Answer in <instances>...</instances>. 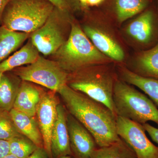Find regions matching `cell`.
<instances>
[{
    "label": "cell",
    "mask_w": 158,
    "mask_h": 158,
    "mask_svg": "<svg viewBox=\"0 0 158 158\" xmlns=\"http://www.w3.org/2000/svg\"><path fill=\"white\" fill-rule=\"evenodd\" d=\"M58 93L69 113L89 131L98 147L109 146L120 139L116 130L117 116L107 107L67 85Z\"/></svg>",
    "instance_id": "1"
},
{
    "label": "cell",
    "mask_w": 158,
    "mask_h": 158,
    "mask_svg": "<svg viewBox=\"0 0 158 158\" xmlns=\"http://www.w3.org/2000/svg\"><path fill=\"white\" fill-rule=\"evenodd\" d=\"M60 66L66 70L75 72L83 69L104 65L110 58L97 49L78 25L73 24L68 40L57 51Z\"/></svg>",
    "instance_id": "2"
},
{
    "label": "cell",
    "mask_w": 158,
    "mask_h": 158,
    "mask_svg": "<svg viewBox=\"0 0 158 158\" xmlns=\"http://www.w3.org/2000/svg\"><path fill=\"white\" fill-rule=\"evenodd\" d=\"M113 99L117 116L141 125L153 122L158 128V108L149 98L129 84L117 79Z\"/></svg>",
    "instance_id": "3"
},
{
    "label": "cell",
    "mask_w": 158,
    "mask_h": 158,
    "mask_svg": "<svg viewBox=\"0 0 158 158\" xmlns=\"http://www.w3.org/2000/svg\"><path fill=\"white\" fill-rule=\"evenodd\" d=\"M75 72L76 73L67 85L104 105L116 116L113 96L117 78L113 72L104 65L90 66Z\"/></svg>",
    "instance_id": "4"
},
{
    "label": "cell",
    "mask_w": 158,
    "mask_h": 158,
    "mask_svg": "<svg viewBox=\"0 0 158 158\" xmlns=\"http://www.w3.org/2000/svg\"><path fill=\"white\" fill-rule=\"evenodd\" d=\"M7 6L3 27L28 34L43 26L55 7L47 0H11Z\"/></svg>",
    "instance_id": "5"
},
{
    "label": "cell",
    "mask_w": 158,
    "mask_h": 158,
    "mask_svg": "<svg viewBox=\"0 0 158 158\" xmlns=\"http://www.w3.org/2000/svg\"><path fill=\"white\" fill-rule=\"evenodd\" d=\"M16 73L23 81L36 83L57 92L67 85L69 77L60 65L40 56L28 66L19 69Z\"/></svg>",
    "instance_id": "6"
},
{
    "label": "cell",
    "mask_w": 158,
    "mask_h": 158,
    "mask_svg": "<svg viewBox=\"0 0 158 158\" xmlns=\"http://www.w3.org/2000/svg\"><path fill=\"white\" fill-rule=\"evenodd\" d=\"M116 130L119 138L133 150L137 158H158V147L148 138L142 125L117 116Z\"/></svg>",
    "instance_id": "7"
},
{
    "label": "cell",
    "mask_w": 158,
    "mask_h": 158,
    "mask_svg": "<svg viewBox=\"0 0 158 158\" xmlns=\"http://www.w3.org/2000/svg\"><path fill=\"white\" fill-rule=\"evenodd\" d=\"M67 124L71 156L73 158H92L98 146L91 134L69 113Z\"/></svg>",
    "instance_id": "8"
},
{
    "label": "cell",
    "mask_w": 158,
    "mask_h": 158,
    "mask_svg": "<svg viewBox=\"0 0 158 158\" xmlns=\"http://www.w3.org/2000/svg\"><path fill=\"white\" fill-rule=\"evenodd\" d=\"M58 104V100L54 94H43L35 115L43 139L44 148L50 158H52L51 149V135L56 119Z\"/></svg>",
    "instance_id": "9"
},
{
    "label": "cell",
    "mask_w": 158,
    "mask_h": 158,
    "mask_svg": "<svg viewBox=\"0 0 158 158\" xmlns=\"http://www.w3.org/2000/svg\"><path fill=\"white\" fill-rule=\"evenodd\" d=\"M55 23L51 14L45 23L33 32L31 36L32 44L38 52L44 55L56 52L65 42L61 32Z\"/></svg>",
    "instance_id": "10"
},
{
    "label": "cell",
    "mask_w": 158,
    "mask_h": 158,
    "mask_svg": "<svg viewBox=\"0 0 158 158\" xmlns=\"http://www.w3.org/2000/svg\"><path fill=\"white\" fill-rule=\"evenodd\" d=\"M56 119L52 130L51 149L52 158H60L70 156L72 153L69 144L67 115L65 108L58 104L57 108Z\"/></svg>",
    "instance_id": "11"
},
{
    "label": "cell",
    "mask_w": 158,
    "mask_h": 158,
    "mask_svg": "<svg viewBox=\"0 0 158 158\" xmlns=\"http://www.w3.org/2000/svg\"><path fill=\"white\" fill-rule=\"evenodd\" d=\"M130 37L142 45L151 43L155 37L156 16L154 11L147 10L141 12L127 28Z\"/></svg>",
    "instance_id": "12"
},
{
    "label": "cell",
    "mask_w": 158,
    "mask_h": 158,
    "mask_svg": "<svg viewBox=\"0 0 158 158\" xmlns=\"http://www.w3.org/2000/svg\"><path fill=\"white\" fill-rule=\"evenodd\" d=\"M84 32L98 50L110 59L121 62L124 58L122 48L103 31L90 26H85Z\"/></svg>",
    "instance_id": "13"
},
{
    "label": "cell",
    "mask_w": 158,
    "mask_h": 158,
    "mask_svg": "<svg viewBox=\"0 0 158 158\" xmlns=\"http://www.w3.org/2000/svg\"><path fill=\"white\" fill-rule=\"evenodd\" d=\"M42 94L34 86L23 82L18 88L13 108L34 117Z\"/></svg>",
    "instance_id": "14"
},
{
    "label": "cell",
    "mask_w": 158,
    "mask_h": 158,
    "mask_svg": "<svg viewBox=\"0 0 158 158\" xmlns=\"http://www.w3.org/2000/svg\"><path fill=\"white\" fill-rule=\"evenodd\" d=\"M9 113L19 132L33 141L38 147L44 148L43 139L36 118L14 108Z\"/></svg>",
    "instance_id": "15"
},
{
    "label": "cell",
    "mask_w": 158,
    "mask_h": 158,
    "mask_svg": "<svg viewBox=\"0 0 158 158\" xmlns=\"http://www.w3.org/2000/svg\"><path fill=\"white\" fill-rule=\"evenodd\" d=\"M119 70L121 80L143 91L158 108V79L141 76L124 67Z\"/></svg>",
    "instance_id": "16"
},
{
    "label": "cell",
    "mask_w": 158,
    "mask_h": 158,
    "mask_svg": "<svg viewBox=\"0 0 158 158\" xmlns=\"http://www.w3.org/2000/svg\"><path fill=\"white\" fill-rule=\"evenodd\" d=\"M134 72L141 76L158 79V40L151 48L138 55Z\"/></svg>",
    "instance_id": "17"
},
{
    "label": "cell",
    "mask_w": 158,
    "mask_h": 158,
    "mask_svg": "<svg viewBox=\"0 0 158 158\" xmlns=\"http://www.w3.org/2000/svg\"><path fill=\"white\" fill-rule=\"evenodd\" d=\"M38 57V50L32 42H29L8 59L0 62V73H4L18 66L31 64Z\"/></svg>",
    "instance_id": "18"
},
{
    "label": "cell",
    "mask_w": 158,
    "mask_h": 158,
    "mask_svg": "<svg viewBox=\"0 0 158 158\" xmlns=\"http://www.w3.org/2000/svg\"><path fill=\"white\" fill-rule=\"evenodd\" d=\"M28 37V33L0 28V62L15 50Z\"/></svg>",
    "instance_id": "19"
},
{
    "label": "cell",
    "mask_w": 158,
    "mask_h": 158,
    "mask_svg": "<svg viewBox=\"0 0 158 158\" xmlns=\"http://www.w3.org/2000/svg\"><path fill=\"white\" fill-rule=\"evenodd\" d=\"M149 0H114L116 18L119 23L141 13L149 4Z\"/></svg>",
    "instance_id": "20"
},
{
    "label": "cell",
    "mask_w": 158,
    "mask_h": 158,
    "mask_svg": "<svg viewBox=\"0 0 158 158\" xmlns=\"http://www.w3.org/2000/svg\"><path fill=\"white\" fill-rule=\"evenodd\" d=\"M92 158H137L133 150L123 139L106 147H98Z\"/></svg>",
    "instance_id": "21"
},
{
    "label": "cell",
    "mask_w": 158,
    "mask_h": 158,
    "mask_svg": "<svg viewBox=\"0 0 158 158\" xmlns=\"http://www.w3.org/2000/svg\"><path fill=\"white\" fill-rule=\"evenodd\" d=\"M18 88L3 74L0 81V110L10 112L13 109Z\"/></svg>",
    "instance_id": "22"
},
{
    "label": "cell",
    "mask_w": 158,
    "mask_h": 158,
    "mask_svg": "<svg viewBox=\"0 0 158 158\" xmlns=\"http://www.w3.org/2000/svg\"><path fill=\"white\" fill-rule=\"evenodd\" d=\"M10 153L18 158H27L38 148L33 141L22 135L9 140Z\"/></svg>",
    "instance_id": "23"
},
{
    "label": "cell",
    "mask_w": 158,
    "mask_h": 158,
    "mask_svg": "<svg viewBox=\"0 0 158 158\" xmlns=\"http://www.w3.org/2000/svg\"><path fill=\"white\" fill-rule=\"evenodd\" d=\"M22 135L16 128L9 112L0 110V139L9 141Z\"/></svg>",
    "instance_id": "24"
},
{
    "label": "cell",
    "mask_w": 158,
    "mask_h": 158,
    "mask_svg": "<svg viewBox=\"0 0 158 158\" xmlns=\"http://www.w3.org/2000/svg\"><path fill=\"white\" fill-rule=\"evenodd\" d=\"M52 3L55 7L63 10L68 11L69 9L80 4L78 0H47ZM81 5V4H80Z\"/></svg>",
    "instance_id": "25"
},
{
    "label": "cell",
    "mask_w": 158,
    "mask_h": 158,
    "mask_svg": "<svg viewBox=\"0 0 158 158\" xmlns=\"http://www.w3.org/2000/svg\"><path fill=\"white\" fill-rule=\"evenodd\" d=\"M146 132L148 134L154 142L158 144V128L152 126L149 123L142 125Z\"/></svg>",
    "instance_id": "26"
},
{
    "label": "cell",
    "mask_w": 158,
    "mask_h": 158,
    "mask_svg": "<svg viewBox=\"0 0 158 158\" xmlns=\"http://www.w3.org/2000/svg\"><path fill=\"white\" fill-rule=\"evenodd\" d=\"M10 154V146L9 141L0 139V158Z\"/></svg>",
    "instance_id": "27"
},
{
    "label": "cell",
    "mask_w": 158,
    "mask_h": 158,
    "mask_svg": "<svg viewBox=\"0 0 158 158\" xmlns=\"http://www.w3.org/2000/svg\"><path fill=\"white\" fill-rule=\"evenodd\" d=\"M27 158H50L44 148L38 147Z\"/></svg>",
    "instance_id": "28"
},
{
    "label": "cell",
    "mask_w": 158,
    "mask_h": 158,
    "mask_svg": "<svg viewBox=\"0 0 158 158\" xmlns=\"http://www.w3.org/2000/svg\"><path fill=\"white\" fill-rule=\"evenodd\" d=\"M11 0H0V18L3 11Z\"/></svg>",
    "instance_id": "29"
},
{
    "label": "cell",
    "mask_w": 158,
    "mask_h": 158,
    "mask_svg": "<svg viewBox=\"0 0 158 158\" xmlns=\"http://www.w3.org/2000/svg\"><path fill=\"white\" fill-rule=\"evenodd\" d=\"M104 0H87L88 6H97L101 4Z\"/></svg>",
    "instance_id": "30"
},
{
    "label": "cell",
    "mask_w": 158,
    "mask_h": 158,
    "mask_svg": "<svg viewBox=\"0 0 158 158\" xmlns=\"http://www.w3.org/2000/svg\"><path fill=\"white\" fill-rule=\"evenodd\" d=\"M80 2V4L81 6H83V7H86L88 6L87 4V0H78Z\"/></svg>",
    "instance_id": "31"
},
{
    "label": "cell",
    "mask_w": 158,
    "mask_h": 158,
    "mask_svg": "<svg viewBox=\"0 0 158 158\" xmlns=\"http://www.w3.org/2000/svg\"><path fill=\"white\" fill-rule=\"evenodd\" d=\"M2 158H18L16 156H14V155L11 154L10 153L9 154L7 155V156H5L4 157Z\"/></svg>",
    "instance_id": "32"
},
{
    "label": "cell",
    "mask_w": 158,
    "mask_h": 158,
    "mask_svg": "<svg viewBox=\"0 0 158 158\" xmlns=\"http://www.w3.org/2000/svg\"><path fill=\"white\" fill-rule=\"evenodd\" d=\"M60 158H71V157L70 156H62L61 157H60Z\"/></svg>",
    "instance_id": "33"
},
{
    "label": "cell",
    "mask_w": 158,
    "mask_h": 158,
    "mask_svg": "<svg viewBox=\"0 0 158 158\" xmlns=\"http://www.w3.org/2000/svg\"><path fill=\"white\" fill-rule=\"evenodd\" d=\"M3 74L2 73H0V81H1V79H2V77Z\"/></svg>",
    "instance_id": "34"
}]
</instances>
